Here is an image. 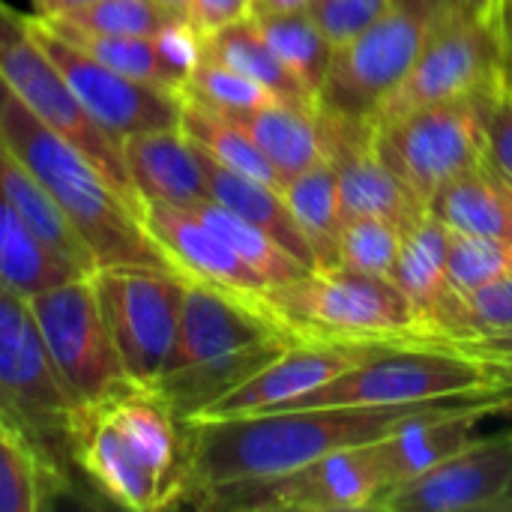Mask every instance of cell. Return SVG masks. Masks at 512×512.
Returning <instances> with one entry per match:
<instances>
[{
  "mask_svg": "<svg viewBox=\"0 0 512 512\" xmlns=\"http://www.w3.org/2000/svg\"><path fill=\"white\" fill-rule=\"evenodd\" d=\"M39 18L51 30H57L63 39L84 48L99 63H105V66H111V69L135 78V81L156 84V87H165V90H174V93H183V87H186L174 75V69L165 63V57H162V51L156 45V36H105V33H90V30L60 24L54 18H45V15H39Z\"/></svg>",
  "mask_w": 512,
  "mask_h": 512,
  "instance_id": "cell-31",
  "label": "cell"
},
{
  "mask_svg": "<svg viewBox=\"0 0 512 512\" xmlns=\"http://www.w3.org/2000/svg\"><path fill=\"white\" fill-rule=\"evenodd\" d=\"M78 405L66 393L30 300L0 282V420L12 426L72 492L78 471L72 429Z\"/></svg>",
  "mask_w": 512,
  "mask_h": 512,
  "instance_id": "cell-4",
  "label": "cell"
},
{
  "mask_svg": "<svg viewBox=\"0 0 512 512\" xmlns=\"http://www.w3.org/2000/svg\"><path fill=\"white\" fill-rule=\"evenodd\" d=\"M45 18L105 36H156L168 21H174V15H168L156 0H90Z\"/></svg>",
  "mask_w": 512,
  "mask_h": 512,
  "instance_id": "cell-35",
  "label": "cell"
},
{
  "mask_svg": "<svg viewBox=\"0 0 512 512\" xmlns=\"http://www.w3.org/2000/svg\"><path fill=\"white\" fill-rule=\"evenodd\" d=\"M291 342L297 336L270 312L264 294L189 279L174 351L150 390L180 420H192Z\"/></svg>",
  "mask_w": 512,
  "mask_h": 512,
  "instance_id": "cell-2",
  "label": "cell"
},
{
  "mask_svg": "<svg viewBox=\"0 0 512 512\" xmlns=\"http://www.w3.org/2000/svg\"><path fill=\"white\" fill-rule=\"evenodd\" d=\"M264 303L297 339L429 348V336L393 279L345 267H315L294 282L270 285Z\"/></svg>",
  "mask_w": 512,
  "mask_h": 512,
  "instance_id": "cell-5",
  "label": "cell"
},
{
  "mask_svg": "<svg viewBox=\"0 0 512 512\" xmlns=\"http://www.w3.org/2000/svg\"><path fill=\"white\" fill-rule=\"evenodd\" d=\"M72 450L81 477L111 504L132 512L177 507L174 489L144 465L117 423L102 405L78 411L72 429Z\"/></svg>",
  "mask_w": 512,
  "mask_h": 512,
  "instance_id": "cell-17",
  "label": "cell"
},
{
  "mask_svg": "<svg viewBox=\"0 0 512 512\" xmlns=\"http://www.w3.org/2000/svg\"><path fill=\"white\" fill-rule=\"evenodd\" d=\"M75 276L84 273L63 261L48 243H42L0 189V282L21 297H33Z\"/></svg>",
  "mask_w": 512,
  "mask_h": 512,
  "instance_id": "cell-26",
  "label": "cell"
},
{
  "mask_svg": "<svg viewBox=\"0 0 512 512\" xmlns=\"http://www.w3.org/2000/svg\"><path fill=\"white\" fill-rule=\"evenodd\" d=\"M90 279L129 381L150 390L174 351L189 279L147 264L96 267Z\"/></svg>",
  "mask_w": 512,
  "mask_h": 512,
  "instance_id": "cell-7",
  "label": "cell"
},
{
  "mask_svg": "<svg viewBox=\"0 0 512 512\" xmlns=\"http://www.w3.org/2000/svg\"><path fill=\"white\" fill-rule=\"evenodd\" d=\"M312 0H255L252 3V15H264V12H294V9H306Z\"/></svg>",
  "mask_w": 512,
  "mask_h": 512,
  "instance_id": "cell-46",
  "label": "cell"
},
{
  "mask_svg": "<svg viewBox=\"0 0 512 512\" xmlns=\"http://www.w3.org/2000/svg\"><path fill=\"white\" fill-rule=\"evenodd\" d=\"M180 129L186 132V138L201 147L213 162L252 177L258 183H267L273 189H285L282 177L276 174V168L267 162V156L258 150V144L249 138V132L225 111L210 108L192 96L183 93V111H180Z\"/></svg>",
  "mask_w": 512,
  "mask_h": 512,
  "instance_id": "cell-25",
  "label": "cell"
},
{
  "mask_svg": "<svg viewBox=\"0 0 512 512\" xmlns=\"http://www.w3.org/2000/svg\"><path fill=\"white\" fill-rule=\"evenodd\" d=\"M405 231L408 228L375 216L345 219L339 231V267L390 279Z\"/></svg>",
  "mask_w": 512,
  "mask_h": 512,
  "instance_id": "cell-34",
  "label": "cell"
},
{
  "mask_svg": "<svg viewBox=\"0 0 512 512\" xmlns=\"http://www.w3.org/2000/svg\"><path fill=\"white\" fill-rule=\"evenodd\" d=\"M255 0H192L186 21L198 30L201 39L219 33L228 24H237L252 15Z\"/></svg>",
  "mask_w": 512,
  "mask_h": 512,
  "instance_id": "cell-41",
  "label": "cell"
},
{
  "mask_svg": "<svg viewBox=\"0 0 512 512\" xmlns=\"http://www.w3.org/2000/svg\"><path fill=\"white\" fill-rule=\"evenodd\" d=\"M486 372V387L498 393L512 411V354H471Z\"/></svg>",
  "mask_w": 512,
  "mask_h": 512,
  "instance_id": "cell-42",
  "label": "cell"
},
{
  "mask_svg": "<svg viewBox=\"0 0 512 512\" xmlns=\"http://www.w3.org/2000/svg\"><path fill=\"white\" fill-rule=\"evenodd\" d=\"M141 225L165 261L192 282L243 294H264L270 288L192 207L141 201Z\"/></svg>",
  "mask_w": 512,
  "mask_h": 512,
  "instance_id": "cell-18",
  "label": "cell"
},
{
  "mask_svg": "<svg viewBox=\"0 0 512 512\" xmlns=\"http://www.w3.org/2000/svg\"><path fill=\"white\" fill-rule=\"evenodd\" d=\"M512 273V243L501 237L450 231L447 276L456 294H471Z\"/></svg>",
  "mask_w": 512,
  "mask_h": 512,
  "instance_id": "cell-37",
  "label": "cell"
},
{
  "mask_svg": "<svg viewBox=\"0 0 512 512\" xmlns=\"http://www.w3.org/2000/svg\"><path fill=\"white\" fill-rule=\"evenodd\" d=\"M204 54L228 63L231 69L249 75L252 81L270 87L273 93H279L282 99L303 105V108H318L315 99L300 87V81L282 66V60L276 57V51L267 45V39L261 36L255 18H243L237 24L222 27L219 33L204 39Z\"/></svg>",
  "mask_w": 512,
  "mask_h": 512,
  "instance_id": "cell-30",
  "label": "cell"
},
{
  "mask_svg": "<svg viewBox=\"0 0 512 512\" xmlns=\"http://www.w3.org/2000/svg\"><path fill=\"white\" fill-rule=\"evenodd\" d=\"M447 243L450 228L429 210L405 231L390 276L393 285L411 303L417 324L429 336V348H441V342L456 333L459 294L453 291L447 276Z\"/></svg>",
  "mask_w": 512,
  "mask_h": 512,
  "instance_id": "cell-19",
  "label": "cell"
},
{
  "mask_svg": "<svg viewBox=\"0 0 512 512\" xmlns=\"http://www.w3.org/2000/svg\"><path fill=\"white\" fill-rule=\"evenodd\" d=\"M27 24L39 45L60 66L66 84L72 87L81 108L123 147V138L150 132V129H174L180 126L183 93L135 81L96 57H90L75 42L63 39L51 30L39 15H27Z\"/></svg>",
  "mask_w": 512,
  "mask_h": 512,
  "instance_id": "cell-14",
  "label": "cell"
},
{
  "mask_svg": "<svg viewBox=\"0 0 512 512\" xmlns=\"http://www.w3.org/2000/svg\"><path fill=\"white\" fill-rule=\"evenodd\" d=\"M66 486L48 471L39 453L0 420V512H39Z\"/></svg>",
  "mask_w": 512,
  "mask_h": 512,
  "instance_id": "cell-33",
  "label": "cell"
},
{
  "mask_svg": "<svg viewBox=\"0 0 512 512\" xmlns=\"http://www.w3.org/2000/svg\"><path fill=\"white\" fill-rule=\"evenodd\" d=\"M303 237L312 246L318 267H339V231H342V207H339V180L336 165L330 159L312 165L297 174L282 189Z\"/></svg>",
  "mask_w": 512,
  "mask_h": 512,
  "instance_id": "cell-27",
  "label": "cell"
},
{
  "mask_svg": "<svg viewBox=\"0 0 512 512\" xmlns=\"http://www.w3.org/2000/svg\"><path fill=\"white\" fill-rule=\"evenodd\" d=\"M501 183H504V192H507V198H510V207H512V180H504V177H501Z\"/></svg>",
  "mask_w": 512,
  "mask_h": 512,
  "instance_id": "cell-50",
  "label": "cell"
},
{
  "mask_svg": "<svg viewBox=\"0 0 512 512\" xmlns=\"http://www.w3.org/2000/svg\"><path fill=\"white\" fill-rule=\"evenodd\" d=\"M507 66L495 33L474 15L444 0L435 27L396 90L381 102L372 126L399 120L417 108L453 102L483 90Z\"/></svg>",
  "mask_w": 512,
  "mask_h": 512,
  "instance_id": "cell-13",
  "label": "cell"
},
{
  "mask_svg": "<svg viewBox=\"0 0 512 512\" xmlns=\"http://www.w3.org/2000/svg\"><path fill=\"white\" fill-rule=\"evenodd\" d=\"M267 285H285L294 282L300 276H306L312 267H306L300 258H294L279 240H273L267 231H261L258 225L240 219L237 213L225 210L216 201H201L192 207Z\"/></svg>",
  "mask_w": 512,
  "mask_h": 512,
  "instance_id": "cell-32",
  "label": "cell"
},
{
  "mask_svg": "<svg viewBox=\"0 0 512 512\" xmlns=\"http://www.w3.org/2000/svg\"><path fill=\"white\" fill-rule=\"evenodd\" d=\"M429 210L450 228L468 234L501 237L512 243V207L501 177L486 165L453 180L435 195Z\"/></svg>",
  "mask_w": 512,
  "mask_h": 512,
  "instance_id": "cell-28",
  "label": "cell"
},
{
  "mask_svg": "<svg viewBox=\"0 0 512 512\" xmlns=\"http://www.w3.org/2000/svg\"><path fill=\"white\" fill-rule=\"evenodd\" d=\"M267 45L276 51L282 66L300 81V87L315 99L321 96V87L330 72L333 60V42L324 36L318 21L309 15V9L294 12H264L252 15Z\"/></svg>",
  "mask_w": 512,
  "mask_h": 512,
  "instance_id": "cell-29",
  "label": "cell"
},
{
  "mask_svg": "<svg viewBox=\"0 0 512 512\" xmlns=\"http://www.w3.org/2000/svg\"><path fill=\"white\" fill-rule=\"evenodd\" d=\"M512 477V432L474 438L420 477L396 486L378 512H492Z\"/></svg>",
  "mask_w": 512,
  "mask_h": 512,
  "instance_id": "cell-16",
  "label": "cell"
},
{
  "mask_svg": "<svg viewBox=\"0 0 512 512\" xmlns=\"http://www.w3.org/2000/svg\"><path fill=\"white\" fill-rule=\"evenodd\" d=\"M0 189L9 204L21 213V219L36 231L42 243H48L63 261H69L78 273H93L96 258L72 219L54 201V195L39 183V177L12 153V147L0 138Z\"/></svg>",
  "mask_w": 512,
  "mask_h": 512,
  "instance_id": "cell-23",
  "label": "cell"
},
{
  "mask_svg": "<svg viewBox=\"0 0 512 512\" xmlns=\"http://www.w3.org/2000/svg\"><path fill=\"white\" fill-rule=\"evenodd\" d=\"M36 15H60L66 9H75V6H84L90 0H30Z\"/></svg>",
  "mask_w": 512,
  "mask_h": 512,
  "instance_id": "cell-47",
  "label": "cell"
},
{
  "mask_svg": "<svg viewBox=\"0 0 512 512\" xmlns=\"http://www.w3.org/2000/svg\"><path fill=\"white\" fill-rule=\"evenodd\" d=\"M447 3L462 9V12H468V15H474V18H480L495 33V39H498V0H447Z\"/></svg>",
  "mask_w": 512,
  "mask_h": 512,
  "instance_id": "cell-44",
  "label": "cell"
},
{
  "mask_svg": "<svg viewBox=\"0 0 512 512\" xmlns=\"http://www.w3.org/2000/svg\"><path fill=\"white\" fill-rule=\"evenodd\" d=\"M441 348L459 351V354H512V333L501 336H465V339H447Z\"/></svg>",
  "mask_w": 512,
  "mask_h": 512,
  "instance_id": "cell-43",
  "label": "cell"
},
{
  "mask_svg": "<svg viewBox=\"0 0 512 512\" xmlns=\"http://www.w3.org/2000/svg\"><path fill=\"white\" fill-rule=\"evenodd\" d=\"M384 492L381 456L375 444H360L282 477L210 492L192 507L216 512H354L372 510Z\"/></svg>",
  "mask_w": 512,
  "mask_h": 512,
  "instance_id": "cell-12",
  "label": "cell"
},
{
  "mask_svg": "<svg viewBox=\"0 0 512 512\" xmlns=\"http://www.w3.org/2000/svg\"><path fill=\"white\" fill-rule=\"evenodd\" d=\"M486 390L477 357L450 348H393L279 408H384Z\"/></svg>",
  "mask_w": 512,
  "mask_h": 512,
  "instance_id": "cell-11",
  "label": "cell"
},
{
  "mask_svg": "<svg viewBox=\"0 0 512 512\" xmlns=\"http://www.w3.org/2000/svg\"><path fill=\"white\" fill-rule=\"evenodd\" d=\"M501 333H512V273L471 291V294H459L456 333L450 339L501 336Z\"/></svg>",
  "mask_w": 512,
  "mask_h": 512,
  "instance_id": "cell-39",
  "label": "cell"
},
{
  "mask_svg": "<svg viewBox=\"0 0 512 512\" xmlns=\"http://www.w3.org/2000/svg\"><path fill=\"white\" fill-rule=\"evenodd\" d=\"M0 78L42 123L57 129L72 144H78L126 192V198H132L141 207L126 177L123 147L81 108L60 66L33 36L27 15L15 12L3 0H0Z\"/></svg>",
  "mask_w": 512,
  "mask_h": 512,
  "instance_id": "cell-10",
  "label": "cell"
},
{
  "mask_svg": "<svg viewBox=\"0 0 512 512\" xmlns=\"http://www.w3.org/2000/svg\"><path fill=\"white\" fill-rule=\"evenodd\" d=\"M459 408H486L495 414H510L507 402L486 387V390H471V393L414 402V405L294 408V411H264V414H240V417L183 420L186 483H183L180 504L192 507L198 498L210 492L282 477L336 450L375 444L414 417L459 411Z\"/></svg>",
  "mask_w": 512,
  "mask_h": 512,
  "instance_id": "cell-1",
  "label": "cell"
},
{
  "mask_svg": "<svg viewBox=\"0 0 512 512\" xmlns=\"http://www.w3.org/2000/svg\"><path fill=\"white\" fill-rule=\"evenodd\" d=\"M183 93L204 102V105H210V108H219L225 114L252 111V108H261V105H270V102L282 99L270 87L252 81L249 75L231 69L228 63H222V60H216L210 54H201V60L195 63Z\"/></svg>",
  "mask_w": 512,
  "mask_h": 512,
  "instance_id": "cell-36",
  "label": "cell"
},
{
  "mask_svg": "<svg viewBox=\"0 0 512 512\" xmlns=\"http://www.w3.org/2000/svg\"><path fill=\"white\" fill-rule=\"evenodd\" d=\"M168 15H174V18H186L189 15V3L192 0H156Z\"/></svg>",
  "mask_w": 512,
  "mask_h": 512,
  "instance_id": "cell-48",
  "label": "cell"
},
{
  "mask_svg": "<svg viewBox=\"0 0 512 512\" xmlns=\"http://www.w3.org/2000/svg\"><path fill=\"white\" fill-rule=\"evenodd\" d=\"M126 177L138 201L195 207L210 201V183L201 150L180 126L150 129L123 138Z\"/></svg>",
  "mask_w": 512,
  "mask_h": 512,
  "instance_id": "cell-20",
  "label": "cell"
},
{
  "mask_svg": "<svg viewBox=\"0 0 512 512\" xmlns=\"http://www.w3.org/2000/svg\"><path fill=\"white\" fill-rule=\"evenodd\" d=\"M492 414L495 411H486V408H459V411L426 414V417H414V420L402 423L399 429H393L390 435L375 441V450L381 456L384 477H387V492H393L396 486L435 468L456 450L468 447L474 438H480L477 429Z\"/></svg>",
  "mask_w": 512,
  "mask_h": 512,
  "instance_id": "cell-21",
  "label": "cell"
},
{
  "mask_svg": "<svg viewBox=\"0 0 512 512\" xmlns=\"http://www.w3.org/2000/svg\"><path fill=\"white\" fill-rule=\"evenodd\" d=\"M231 117L249 132V138L276 168L282 183L327 159V132L318 108H303L279 99L252 111H237Z\"/></svg>",
  "mask_w": 512,
  "mask_h": 512,
  "instance_id": "cell-22",
  "label": "cell"
},
{
  "mask_svg": "<svg viewBox=\"0 0 512 512\" xmlns=\"http://www.w3.org/2000/svg\"><path fill=\"white\" fill-rule=\"evenodd\" d=\"M0 138L39 177L90 246L96 267L174 270L141 225V207L69 138L42 123L0 78Z\"/></svg>",
  "mask_w": 512,
  "mask_h": 512,
  "instance_id": "cell-3",
  "label": "cell"
},
{
  "mask_svg": "<svg viewBox=\"0 0 512 512\" xmlns=\"http://www.w3.org/2000/svg\"><path fill=\"white\" fill-rule=\"evenodd\" d=\"M498 42L512 72V0H498Z\"/></svg>",
  "mask_w": 512,
  "mask_h": 512,
  "instance_id": "cell-45",
  "label": "cell"
},
{
  "mask_svg": "<svg viewBox=\"0 0 512 512\" xmlns=\"http://www.w3.org/2000/svg\"><path fill=\"white\" fill-rule=\"evenodd\" d=\"M483 117V132H486V156L489 168L512 180V72L504 66L483 90L474 93Z\"/></svg>",
  "mask_w": 512,
  "mask_h": 512,
  "instance_id": "cell-38",
  "label": "cell"
},
{
  "mask_svg": "<svg viewBox=\"0 0 512 512\" xmlns=\"http://www.w3.org/2000/svg\"><path fill=\"white\" fill-rule=\"evenodd\" d=\"M372 147L426 207L453 180L489 165L477 96L417 108L372 126Z\"/></svg>",
  "mask_w": 512,
  "mask_h": 512,
  "instance_id": "cell-8",
  "label": "cell"
},
{
  "mask_svg": "<svg viewBox=\"0 0 512 512\" xmlns=\"http://www.w3.org/2000/svg\"><path fill=\"white\" fill-rule=\"evenodd\" d=\"M27 300L54 369L78 408L102 405L138 387L117 357L90 273L51 285Z\"/></svg>",
  "mask_w": 512,
  "mask_h": 512,
  "instance_id": "cell-9",
  "label": "cell"
},
{
  "mask_svg": "<svg viewBox=\"0 0 512 512\" xmlns=\"http://www.w3.org/2000/svg\"><path fill=\"white\" fill-rule=\"evenodd\" d=\"M441 6L444 0H399L372 27L336 45L318 108L342 120L372 123L420 57Z\"/></svg>",
  "mask_w": 512,
  "mask_h": 512,
  "instance_id": "cell-6",
  "label": "cell"
},
{
  "mask_svg": "<svg viewBox=\"0 0 512 512\" xmlns=\"http://www.w3.org/2000/svg\"><path fill=\"white\" fill-rule=\"evenodd\" d=\"M201 150V147H198ZM204 171H207V183H210V201L222 204L225 210L237 213L240 219L258 225L261 231H267L273 240H279L294 258H300L306 267H318L309 240L303 237L282 189H273L267 183H258L252 177H243L219 162H213L204 150Z\"/></svg>",
  "mask_w": 512,
  "mask_h": 512,
  "instance_id": "cell-24",
  "label": "cell"
},
{
  "mask_svg": "<svg viewBox=\"0 0 512 512\" xmlns=\"http://www.w3.org/2000/svg\"><path fill=\"white\" fill-rule=\"evenodd\" d=\"M393 348V342H330V339H297L279 357H273L252 378L228 390L198 417H240V414H264L279 411L315 387L333 381L336 375L354 369L357 363L378 357ZM195 420V417H192Z\"/></svg>",
  "mask_w": 512,
  "mask_h": 512,
  "instance_id": "cell-15",
  "label": "cell"
},
{
  "mask_svg": "<svg viewBox=\"0 0 512 512\" xmlns=\"http://www.w3.org/2000/svg\"><path fill=\"white\" fill-rule=\"evenodd\" d=\"M396 3L399 0H312L306 9L336 48L363 33L366 27H372Z\"/></svg>",
  "mask_w": 512,
  "mask_h": 512,
  "instance_id": "cell-40",
  "label": "cell"
},
{
  "mask_svg": "<svg viewBox=\"0 0 512 512\" xmlns=\"http://www.w3.org/2000/svg\"><path fill=\"white\" fill-rule=\"evenodd\" d=\"M492 512H512V477H510V483H507V489H504V495L498 498V504H495V510Z\"/></svg>",
  "mask_w": 512,
  "mask_h": 512,
  "instance_id": "cell-49",
  "label": "cell"
}]
</instances>
